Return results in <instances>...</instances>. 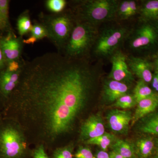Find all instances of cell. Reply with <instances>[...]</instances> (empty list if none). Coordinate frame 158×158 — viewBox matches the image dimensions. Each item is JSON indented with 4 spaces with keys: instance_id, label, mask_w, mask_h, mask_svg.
<instances>
[{
    "instance_id": "30bf717a",
    "label": "cell",
    "mask_w": 158,
    "mask_h": 158,
    "mask_svg": "<svg viewBox=\"0 0 158 158\" xmlns=\"http://www.w3.org/2000/svg\"><path fill=\"white\" fill-rule=\"evenodd\" d=\"M105 132L104 123L102 116L98 114H94L82 123L80 129V138L86 141L102 135Z\"/></svg>"
},
{
    "instance_id": "d590c367",
    "label": "cell",
    "mask_w": 158,
    "mask_h": 158,
    "mask_svg": "<svg viewBox=\"0 0 158 158\" xmlns=\"http://www.w3.org/2000/svg\"><path fill=\"white\" fill-rule=\"evenodd\" d=\"M37 40V38L34 36H31L28 39L24 40L23 42L26 44H34V43L36 42Z\"/></svg>"
},
{
    "instance_id": "e575fe53",
    "label": "cell",
    "mask_w": 158,
    "mask_h": 158,
    "mask_svg": "<svg viewBox=\"0 0 158 158\" xmlns=\"http://www.w3.org/2000/svg\"><path fill=\"white\" fill-rule=\"evenodd\" d=\"M6 61L2 50L0 48V69H2L5 67Z\"/></svg>"
},
{
    "instance_id": "6da1fadb",
    "label": "cell",
    "mask_w": 158,
    "mask_h": 158,
    "mask_svg": "<svg viewBox=\"0 0 158 158\" xmlns=\"http://www.w3.org/2000/svg\"><path fill=\"white\" fill-rule=\"evenodd\" d=\"M21 75L19 102L45 135L56 138L69 131L90 98L91 69L80 59L51 53L25 65Z\"/></svg>"
},
{
    "instance_id": "f35d334b",
    "label": "cell",
    "mask_w": 158,
    "mask_h": 158,
    "mask_svg": "<svg viewBox=\"0 0 158 158\" xmlns=\"http://www.w3.org/2000/svg\"><path fill=\"white\" fill-rule=\"evenodd\" d=\"M155 142V146L156 150V154L158 155V139L156 140Z\"/></svg>"
},
{
    "instance_id": "74e56055",
    "label": "cell",
    "mask_w": 158,
    "mask_h": 158,
    "mask_svg": "<svg viewBox=\"0 0 158 158\" xmlns=\"http://www.w3.org/2000/svg\"><path fill=\"white\" fill-rule=\"evenodd\" d=\"M154 67L156 73H158V54L154 62Z\"/></svg>"
},
{
    "instance_id": "8d00e7d4",
    "label": "cell",
    "mask_w": 158,
    "mask_h": 158,
    "mask_svg": "<svg viewBox=\"0 0 158 158\" xmlns=\"http://www.w3.org/2000/svg\"><path fill=\"white\" fill-rule=\"evenodd\" d=\"M109 156H110V158H127L113 151L110 152L109 153Z\"/></svg>"
},
{
    "instance_id": "8fae6325",
    "label": "cell",
    "mask_w": 158,
    "mask_h": 158,
    "mask_svg": "<svg viewBox=\"0 0 158 158\" xmlns=\"http://www.w3.org/2000/svg\"><path fill=\"white\" fill-rule=\"evenodd\" d=\"M0 48L7 63L17 61L21 53L22 44L19 38L12 33L0 39Z\"/></svg>"
},
{
    "instance_id": "7402d4cb",
    "label": "cell",
    "mask_w": 158,
    "mask_h": 158,
    "mask_svg": "<svg viewBox=\"0 0 158 158\" xmlns=\"http://www.w3.org/2000/svg\"><path fill=\"white\" fill-rule=\"evenodd\" d=\"M137 104V102L133 94H127L118 98L114 103L113 106L115 107L125 110L134 107Z\"/></svg>"
},
{
    "instance_id": "ac0fdd59",
    "label": "cell",
    "mask_w": 158,
    "mask_h": 158,
    "mask_svg": "<svg viewBox=\"0 0 158 158\" xmlns=\"http://www.w3.org/2000/svg\"><path fill=\"white\" fill-rule=\"evenodd\" d=\"M140 17L143 21L158 19V0H150L145 2L139 10Z\"/></svg>"
},
{
    "instance_id": "5b68a950",
    "label": "cell",
    "mask_w": 158,
    "mask_h": 158,
    "mask_svg": "<svg viewBox=\"0 0 158 158\" xmlns=\"http://www.w3.org/2000/svg\"><path fill=\"white\" fill-rule=\"evenodd\" d=\"M129 31L125 27H112L105 29L97 38L94 52L101 57L111 56L128 34Z\"/></svg>"
},
{
    "instance_id": "f546056e",
    "label": "cell",
    "mask_w": 158,
    "mask_h": 158,
    "mask_svg": "<svg viewBox=\"0 0 158 158\" xmlns=\"http://www.w3.org/2000/svg\"><path fill=\"white\" fill-rule=\"evenodd\" d=\"M33 157L34 158H49L42 144L39 145L34 151Z\"/></svg>"
},
{
    "instance_id": "8992f818",
    "label": "cell",
    "mask_w": 158,
    "mask_h": 158,
    "mask_svg": "<svg viewBox=\"0 0 158 158\" xmlns=\"http://www.w3.org/2000/svg\"><path fill=\"white\" fill-rule=\"evenodd\" d=\"M27 144L22 133L12 126L0 131V156L2 158H20L24 153Z\"/></svg>"
},
{
    "instance_id": "d4e9b609",
    "label": "cell",
    "mask_w": 158,
    "mask_h": 158,
    "mask_svg": "<svg viewBox=\"0 0 158 158\" xmlns=\"http://www.w3.org/2000/svg\"><path fill=\"white\" fill-rule=\"evenodd\" d=\"M9 1L0 0V20L5 28L9 26Z\"/></svg>"
},
{
    "instance_id": "9a60e30c",
    "label": "cell",
    "mask_w": 158,
    "mask_h": 158,
    "mask_svg": "<svg viewBox=\"0 0 158 158\" xmlns=\"http://www.w3.org/2000/svg\"><path fill=\"white\" fill-rule=\"evenodd\" d=\"M22 68L17 72H11L7 69L0 73V91L5 97L11 93L19 82Z\"/></svg>"
},
{
    "instance_id": "52a82bcc",
    "label": "cell",
    "mask_w": 158,
    "mask_h": 158,
    "mask_svg": "<svg viewBox=\"0 0 158 158\" xmlns=\"http://www.w3.org/2000/svg\"><path fill=\"white\" fill-rule=\"evenodd\" d=\"M110 57L112 68L109 75V79L127 84L132 83L134 75L129 68L127 57L125 54L117 50Z\"/></svg>"
},
{
    "instance_id": "4dcf8cb0",
    "label": "cell",
    "mask_w": 158,
    "mask_h": 158,
    "mask_svg": "<svg viewBox=\"0 0 158 158\" xmlns=\"http://www.w3.org/2000/svg\"><path fill=\"white\" fill-rule=\"evenodd\" d=\"M129 17L131 18L135 15L138 13V8L137 3L135 1H129Z\"/></svg>"
},
{
    "instance_id": "f1b7e54d",
    "label": "cell",
    "mask_w": 158,
    "mask_h": 158,
    "mask_svg": "<svg viewBox=\"0 0 158 158\" xmlns=\"http://www.w3.org/2000/svg\"><path fill=\"white\" fill-rule=\"evenodd\" d=\"M76 158H93L91 150L88 147L80 146L75 154Z\"/></svg>"
},
{
    "instance_id": "d6a6232c",
    "label": "cell",
    "mask_w": 158,
    "mask_h": 158,
    "mask_svg": "<svg viewBox=\"0 0 158 158\" xmlns=\"http://www.w3.org/2000/svg\"><path fill=\"white\" fill-rule=\"evenodd\" d=\"M151 82L153 88L158 92V73H155L153 75Z\"/></svg>"
},
{
    "instance_id": "277c9868",
    "label": "cell",
    "mask_w": 158,
    "mask_h": 158,
    "mask_svg": "<svg viewBox=\"0 0 158 158\" xmlns=\"http://www.w3.org/2000/svg\"><path fill=\"white\" fill-rule=\"evenodd\" d=\"M119 2L116 0H90L82 6V21L95 26L97 24L109 21L117 15Z\"/></svg>"
},
{
    "instance_id": "484cf974",
    "label": "cell",
    "mask_w": 158,
    "mask_h": 158,
    "mask_svg": "<svg viewBox=\"0 0 158 158\" xmlns=\"http://www.w3.org/2000/svg\"><path fill=\"white\" fill-rule=\"evenodd\" d=\"M31 36H34L37 40L41 39L48 37L47 32L45 27L42 24H35L32 26L31 31Z\"/></svg>"
},
{
    "instance_id": "44dd1931",
    "label": "cell",
    "mask_w": 158,
    "mask_h": 158,
    "mask_svg": "<svg viewBox=\"0 0 158 158\" xmlns=\"http://www.w3.org/2000/svg\"><path fill=\"white\" fill-rule=\"evenodd\" d=\"M133 95L137 103L140 101L152 95L154 92L148 87L147 83L140 80L134 88Z\"/></svg>"
},
{
    "instance_id": "836d02e7",
    "label": "cell",
    "mask_w": 158,
    "mask_h": 158,
    "mask_svg": "<svg viewBox=\"0 0 158 158\" xmlns=\"http://www.w3.org/2000/svg\"><path fill=\"white\" fill-rule=\"evenodd\" d=\"M93 158H110V156L106 152L101 150L97 152Z\"/></svg>"
},
{
    "instance_id": "3957f363",
    "label": "cell",
    "mask_w": 158,
    "mask_h": 158,
    "mask_svg": "<svg viewBox=\"0 0 158 158\" xmlns=\"http://www.w3.org/2000/svg\"><path fill=\"white\" fill-rule=\"evenodd\" d=\"M72 18L66 13L47 16L43 25L45 27L48 37L59 50L65 48L74 27Z\"/></svg>"
},
{
    "instance_id": "7a4b0ae2",
    "label": "cell",
    "mask_w": 158,
    "mask_h": 158,
    "mask_svg": "<svg viewBox=\"0 0 158 158\" xmlns=\"http://www.w3.org/2000/svg\"><path fill=\"white\" fill-rule=\"evenodd\" d=\"M97 36L95 26L82 21L77 22L64 48L65 56L70 59H80L95 44Z\"/></svg>"
},
{
    "instance_id": "4fadbf2b",
    "label": "cell",
    "mask_w": 158,
    "mask_h": 158,
    "mask_svg": "<svg viewBox=\"0 0 158 158\" xmlns=\"http://www.w3.org/2000/svg\"><path fill=\"white\" fill-rule=\"evenodd\" d=\"M129 90L128 84L110 79L104 82L103 87L102 98L108 103H114Z\"/></svg>"
},
{
    "instance_id": "9c48e42d",
    "label": "cell",
    "mask_w": 158,
    "mask_h": 158,
    "mask_svg": "<svg viewBox=\"0 0 158 158\" xmlns=\"http://www.w3.org/2000/svg\"><path fill=\"white\" fill-rule=\"evenodd\" d=\"M131 112L128 110L113 109L107 114L108 126L112 132L118 135H126L132 120Z\"/></svg>"
},
{
    "instance_id": "cb8c5ba5",
    "label": "cell",
    "mask_w": 158,
    "mask_h": 158,
    "mask_svg": "<svg viewBox=\"0 0 158 158\" xmlns=\"http://www.w3.org/2000/svg\"><path fill=\"white\" fill-rule=\"evenodd\" d=\"M66 2L65 0H48L46 2L47 9L53 13L59 14L65 9Z\"/></svg>"
},
{
    "instance_id": "ab89813d",
    "label": "cell",
    "mask_w": 158,
    "mask_h": 158,
    "mask_svg": "<svg viewBox=\"0 0 158 158\" xmlns=\"http://www.w3.org/2000/svg\"><path fill=\"white\" fill-rule=\"evenodd\" d=\"M4 29H5V27L3 25V23H2V21H1V20H0V30H3Z\"/></svg>"
},
{
    "instance_id": "603a6c76",
    "label": "cell",
    "mask_w": 158,
    "mask_h": 158,
    "mask_svg": "<svg viewBox=\"0 0 158 158\" xmlns=\"http://www.w3.org/2000/svg\"><path fill=\"white\" fill-rule=\"evenodd\" d=\"M32 26L31 20L28 14H24L21 15L17 20L18 31L21 36L31 32Z\"/></svg>"
},
{
    "instance_id": "e0dca14e",
    "label": "cell",
    "mask_w": 158,
    "mask_h": 158,
    "mask_svg": "<svg viewBox=\"0 0 158 158\" xmlns=\"http://www.w3.org/2000/svg\"><path fill=\"white\" fill-rule=\"evenodd\" d=\"M112 151L127 158H137L135 145L125 140L117 138L111 146Z\"/></svg>"
},
{
    "instance_id": "2e32d148",
    "label": "cell",
    "mask_w": 158,
    "mask_h": 158,
    "mask_svg": "<svg viewBox=\"0 0 158 158\" xmlns=\"http://www.w3.org/2000/svg\"><path fill=\"white\" fill-rule=\"evenodd\" d=\"M155 143L152 137H144L138 139L135 144L137 158H148L152 154Z\"/></svg>"
},
{
    "instance_id": "83f0119b",
    "label": "cell",
    "mask_w": 158,
    "mask_h": 158,
    "mask_svg": "<svg viewBox=\"0 0 158 158\" xmlns=\"http://www.w3.org/2000/svg\"><path fill=\"white\" fill-rule=\"evenodd\" d=\"M117 15L122 19L130 18L129 11V1H123L118 4Z\"/></svg>"
},
{
    "instance_id": "b9f144b4",
    "label": "cell",
    "mask_w": 158,
    "mask_h": 158,
    "mask_svg": "<svg viewBox=\"0 0 158 158\" xmlns=\"http://www.w3.org/2000/svg\"><path fill=\"white\" fill-rule=\"evenodd\" d=\"M153 158H158V155L156 154Z\"/></svg>"
},
{
    "instance_id": "60d3db41",
    "label": "cell",
    "mask_w": 158,
    "mask_h": 158,
    "mask_svg": "<svg viewBox=\"0 0 158 158\" xmlns=\"http://www.w3.org/2000/svg\"><path fill=\"white\" fill-rule=\"evenodd\" d=\"M155 27L156 30V31H157L158 33V19H157V21L156 25V27Z\"/></svg>"
},
{
    "instance_id": "ba28073f",
    "label": "cell",
    "mask_w": 158,
    "mask_h": 158,
    "mask_svg": "<svg viewBox=\"0 0 158 158\" xmlns=\"http://www.w3.org/2000/svg\"><path fill=\"white\" fill-rule=\"evenodd\" d=\"M158 40V33L155 27L144 24L136 30L130 40V46L134 50L141 49L154 45Z\"/></svg>"
},
{
    "instance_id": "5bb4252c",
    "label": "cell",
    "mask_w": 158,
    "mask_h": 158,
    "mask_svg": "<svg viewBox=\"0 0 158 158\" xmlns=\"http://www.w3.org/2000/svg\"><path fill=\"white\" fill-rule=\"evenodd\" d=\"M135 111L133 116L131 125L133 126L141 118L152 113L158 107V94L154 93L147 98L137 103Z\"/></svg>"
},
{
    "instance_id": "4316f807",
    "label": "cell",
    "mask_w": 158,
    "mask_h": 158,
    "mask_svg": "<svg viewBox=\"0 0 158 158\" xmlns=\"http://www.w3.org/2000/svg\"><path fill=\"white\" fill-rule=\"evenodd\" d=\"M53 158H73V148L71 145L59 148L55 150Z\"/></svg>"
},
{
    "instance_id": "ffe728a7",
    "label": "cell",
    "mask_w": 158,
    "mask_h": 158,
    "mask_svg": "<svg viewBox=\"0 0 158 158\" xmlns=\"http://www.w3.org/2000/svg\"><path fill=\"white\" fill-rule=\"evenodd\" d=\"M142 132L153 135H158V113H154L144 119L139 127Z\"/></svg>"
},
{
    "instance_id": "7c38bea8",
    "label": "cell",
    "mask_w": 158,
    "mask_h": 158,
    "mask_svg": "<svg viewBox=\"0 0 158 158\" xmlns=\"http://www.w3.org/2000/svg\"><path fill=\"white\" fill-rule=\"evenodd\" d=\"M128 66L133 75L140 80L148 83L152 81L153 74L152 65L146 59L131 56L127 58Z\"/></svg>"
},
{
    "instance_id": "d6986e66",
    "label": "cell",
    "mask_w": 158,
    "mask_h": 158,
    "mask_svg": "<svg viewBox=\"0 0 158 158\" xmlns=\"http://www.w3.org/2000/svg\"><path fill=\"white\" fill-rule=\"evenodd\" d=\"M117 138L114 134L106 132L102 135L85 141V143L90 145H97L102 150L106 152L108 148L111 147Z\"/></svg>"
},
{
    "instance_id": "1f68e13d",
    "label": "cell",
    "mask_w": 158,
    "mask_h": 158,
    "mask_svg": "<svg viewBox=\"0 0 158 158\" xmlns=\"http://www.w3.org/2000/svg\"><path fill=\"white\" fill-rule=\"evenodd\" d=\"M22 68L17 61H13L8 62L6 69L11 72H17Z\"/></svg>"
}]
</instances>
